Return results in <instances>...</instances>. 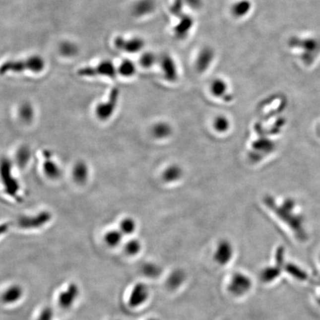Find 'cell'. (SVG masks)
Returning <instances> with one entry per match:
<instances>
[{"instance_id":"14","label":"cell","mask_w":320,"mask_h":320,"mask_svg":"<svg viewBox=\"0 0 320 320\" xmlns=\"http://www.w3.org/2000/svg\"><path fill=\"white\" fill-rule=\"evenodd\" d=\"M252 4L249 0H239L231 7V13L235 17L246 16L252 10Z\"/></svg>"},{"instance_id":"18","label":"cell","mask_w":320,"mask_h":320,"mask_svg":"<svg viewBox=\"0 0 320 320\" xmlns=\"http://www.w3.org/2000/svg\"><path fill=\"white\" fill-rule=\"evenodd\" d=\"M136 67L133 62L130 60H124L122 62L121 64L119 65L117 71L120 73L122 76L128 77V76H133L136 73Z\"/></svg>"},{"instance_id":"20","label":"cell","mask_w":320,"mask_h":320,"mask_svg":"<svg viewBox=\"0 0 320 320\" xmlns=\"http://www.w3.org/2000/svg\"><path fill=\"white\" fill-rule=\"evenodd\" d=\"M73 177L77 183H82L86 180L88 177V168L83 162L76 164L73 169Z\"/></svg>"},{"instance_id":"23","label":"cell","mask_w":320,"mask_h":320,"mask_svg":"<svg viewBox=\"0 0 320 320\" xmlns=\"http://www.w3.org/2000/svg\"><path fill=\"white\" fill-rule=\"evenodd\" d=\"M157 61H159L158 57L152 52H147V53L142 54L140 60H139L141 65L145 67H151Z\"/></svg>"},{"instance_id":"3","label":"cell","mask_w":320,"mask_h":320,"mask_svg":"<svg viewBox=\"0 0 320 320\" xmlns=\"http://www.w3.org/2000/svg\"><path fill=\"white\" fill-rule=\"evenodd\" d=\"M1 179L5 187V192L10 196L16 197L19 192V185L11 174V165L8 160L1 161Z\"/></svg>"},{"instance_id":"12","label":"cell","mask_w":320,"mask_h":320,"mask_svg":"<svg viewBox=\"0 0 320 320\" xmlns=\"http://www.w3.org/2000/svg\"><path fill=\"white\" fill-rule=\"evenodd\" d=\"M211 91L214 97H221L228 101L232 100V97L230 94H228V85L223 79H214L211 82Z\"/></svg>"},{"instance_id":"1","label":"cell","mask_w":320,"mask_h":320,"mask_svg":"<svg viewBox=\"0 0 320 320\" xmlns=\"http://www.w3.org/2000/svg\"><path fill=\"white\" fill-rule=\"evenodd\" d=\"M46 66V62L40 56H32L24 60H10L2 64L1 67V73H5L8 72L13 73H22L25 70L40 73Z\"/></svg>"},{"instance_id":"24","label":"cell","mask_w":320,"mask_h":320,"mask_svg":"<svg viewBox=\"0 0 320 320\" xmlns=\"http://www.w3.org/2000/svg\"><path fill=\"white\" fill-rule=\"evenodd\" d=\"M105 240L107 244L110 246H116L120 244L122 240V234L120 231H111L106 234Z\"/></svg>"},{"instance_id":"4","label":"cell","mask_w":320,"mask_h":320,"mask_svg":"<svg viewBox=\"0 0 320 320\" xmlns=\"http://www.w3.org/2000/svg\"><path fill=\"white\" fill-rule=\"evenodd\" d=\"M252 282L246 275L243 273H236L231 278L229 284V291L234 295L241 296L250 290Z\"/></svg>"},{"instance_id":"32","label":"cell","mask_w":320,"mask_h":320,"mask_svg":"<svg viewBox=\"0 0 320 320\" xmlns=\"http://www.w3.org/2000/svg\"><path fill=\"white\" fill-rule=\"evenodd\" d=\"M52 313L49 309L48 310L45 311L42 314L41 317H40V320H52Z\"/></svg>"},{"instance_id":"10","label":"cell","mask_w":320,"mask_h":320,"mask_svg":"<svg viewBox=\"0 0 320 320\" xmlns=\"http://www.w3.org/2000/svg\"><path fill=\"white\" fill-rule=\"evenodd\" d=\"M193 18L188 15H182L179 18V22L177 25L174 27V34L176 37L180 40L186 38L188 37L191 30L193 26Z\"/></svg>"},{"instance_id":"2","label":"cell","mask_w":320,"mask_h":320,"mask_svg":"<svg viewBox=\"0 0 320 320\" xmlns=\"http://www.w3.org/2000/svg\"><path fill=\"white\" fill-rule=\"evenodd\" d=\"M117 68L111 61H103L94 67H84L78 70L77 73L82 76H108L114 78L117 76Z\"/></svg>"},{"instance_id":"29","label":"cell","mask_w":320,"mask_h":320,"mask_svg":"<svg viewBox=\"0 0 320 320\" xmlns=\"http://www.w3.org/2000/svg\"><path fill=\"white\" fill-rule=\"evenodd\" d=\"M33 109L29 104H25L20 109V116L22 120L25 122L31 121L33 117Z\"/></svg>"},{"instance_id":"27","label":"cell","mask_w":320,"mask_h":320,"mask_svg":"<svg viewBox=\"0 0 320 320\" xmlns=\"http://www.w3.org/2000/svg\"><path fill=\"white\" fill-rule=\"evenodd\" d=\"M30 157V151L27 148H22L16 154V162L21 166H23L28 162Z\"/></svg>"},{"instance_id":"30","label":"cell","mask_w":320,"mask_h":320,"mask_svg":"<svg viewBox=\"0 0 320 320\" xmlns=\"http://www.w3.org/2000/svg\"><path fill=\"white\" fill-rule=\"evenodd\" d=\"M126 250L129 255H136L140 250V244L137 240H131L126 245Z\"/></svg>"},{"instance_id":"31","label":"cell","mask_w":320,"mask_h":320,"mask_svg":"<svg viewBox=\"0 0 320 320\" xmlns=\"http://www.w3.org/2000/svg\"><path fill=\"white\" fill-rule=\"evenodd\" d=\"M184 1L186 4L194 10L200 8L202 5V0H184Z\"/></svg>"},{"instance_id":"13","label":"cell","mask_w":320,"mask_h":320,"mask_svg":"<svg viewBox=\"0 0 320 320\" xmlns=\"http://www.w3.org/2000/svg\"><path fill=\"white\" fill-rule=\"evenodd\" d=\"M148 289L145 285L139 284L135 287L130 296V303L133 306H138L148 298Z\"/></svg>"},{"instance_id":"17","label":"cell","mask_w":320,"mask_h":320,"mask_svg":"<svg viewBox=\"0 0 320 320\" xmlns=\"http://www.w3.org/2000/svg\"><path fill=\"white\" fill-rule=\"evenodd\" d=\"M183 176V171L177 165H173L165 170L163 174L164 180L168 183L177 181Z\"/></svg>"},{"instance_id":"11","label":"cell","mask_w":320,"mask_h":320,"mask_svg":"<svg viewBox=\"0 0 320 320\" xmlns=\"http://www.w3.org/2000/svg\"><path fill=\"white\" fill-rule=\"evenodd\" d=\"M233 255L232 247L228 242L222 241L219 243L216 249L215 258L219 263L222 265L228 263Z\"/></svg>"},{"instance_id":"6","label":"cell","mask_w":320,"mask_h":320,"mask_svg":"<svg viewBox=\"0 0 320 320\" xmlns=\"http://www.w3.org/2000/svg\"><path fill=\"white\" fill-rule=\"evenodd\" d=\"M119 95H120V91L118 88H114L111 90L108 101L97 106V114L99 118L106 120L108 117H111L117 106Z\"/></svg>"},{"instance_id":"25","label":"cell","mask_w":320,"mask_h":320,"mask_svg":"<svg viewBox=\"0 0 320 320\" xmlns=\"http://www.w3.org/2000/svg\"><path fill=\"white\" fill-rule=\"evenodd\" d=\"M230 123L229 121L227 120L226 117H218L214 121V128L217 131L219 132H225L229 128Z\"/></svg>"},{"instance_id":"15","label":"cell","mask_w":320,"mask_h":320,"mask_svg":"<svg viewBox=\"0 0 320 320\" xmlns=\"http://www.w3.org/2000/svg\"><path fill=\"white\" fill-rule=\"evenodd\" d=\"M155 9L154 0H140L133 7V11L136 16H145L152 13Z\"/></svg>"},{"instance_id":"7","label":"cell","mask_w":320,"mask_h":320,"mask_svg":"<svg viewBox=\"0 0 320 320\" xmlns=\"http://www.w3.org/2000/svg\"><path fill=\"white\" fill-rule=\"evenodd\" d=\"M215 52L210 46H205L199 51L196 62L195 67L199 73H204L209 68L214 60Z\"/></svg>"},{"instance_id":"5","label":"cell","mask_w":320,"mask_h":320,"mask_svg":"<svg viewBox=\"0 0 320 320\" xmlns=\"http://www.w3.org/2000/svg\"><path fill=\"white\" fill-rule=\"evenodd\" d=\"M114 44L120 50L133 54L140 52L145 46V42L139 37L125 39L124 37H119L116 39Z\"/></svg>"},{"instance_id":"28","label":"cell","mask_w":320,"mask_h":320,"mask_svg":"<svg viewBox=\"0 0 320 320\" xmlns=\"http://www.w3.org/2000/svg\"><path fill=\"white\" fill-rule=\"evenodd\" d=\"M135 228H136V226H135L134 221L132 219H124L121 222V225H120L122 232L126 234H130L133 233Z\"/></svg>"},{"instance_id":"26","label":"cell","mask_w":320,"mask_h":320,"mask_svg":"<svg viewBox=\"0 0 320 320\" xmlns=\"http://www.w3.org/2000/svg\"><path fill=\"white\" fill-rule=\"evenodd\" d=\"M184 4H186L184 0H174V2L171 4V7H170V12L174 16L180 17L183 15Z\"/></svg>"},{"instance_id":"22","label":"cell","mask_w":320,"mask_h":320,"mask_svg":"<svg viewBox=\"0 0 320 320\" xmlns=\"http://www.w3.org/2000/svg\"><path fill=\"white\" fill-rule=\"evenodd\" d=\"M154 136L158 138H165L171 133V128L166 123H161L154 126L153 129Z\"/></svg>"},{"instance_id":"21","label":"cell","mask_w":320,"mask_h":320,"mask_svg":"<svg viewBox=\"0 0 320 320\" xmlns=\"http://www.w3.org/2000/svg\"><path fill=\"white\" fill-rule=\"evenodd\" d=\"M21 294H22V290L19 288V287L12 286L5 291L3 296V299L6 303H11L19 300Z\"/></svg>"},{"instance_id":"9","label":"cell","mask_w":320,"mask_h":320,"mask_svg":"<svg viewBox=\"0 0 320 320\" xmlns=\"http://www.w3.org/2000/svg\"><path fill=\"white\" fill-rule=\"evenodd\" d=\"M51 215L48 212H42L37 216H23L17 220V226L22 228H35L43 226L50 220Z\"/></svg>"},{"instance_id":"8","label":"cell","mask_w":320,"mask_h":320,"mask_svg":"<svg viewBox=\"0 0 320 320\" xmlns=\"http://www.w3.org/2000/svg\"><path fill=\"white\" fill-rule=\"evenodd\" d=\"M161 68L167 80L174 82L178 77V70L174 59L169 54H163L159 59Z\"/></svg>"},{"instance_id":"16","label":"cell","mask_w":320,"mask_h":320,"mask_svg":"<svg viewBox=\"0 0 320 320\" xmlns=\"http://www.w3.org/2000/svg\"><path fill=\"white\" fill-rule=\"evenodd\" d=\"M46 162L44 163V171L46 175L50 178H57L60 175V169L58 166L51 160V154L49 151L45 152Z\"/></svg>"},{"instance_id":"19","label":"cell","mask_w":320,"mask_h":320,"mask_svg":"<svg viewBox=\"0 0 320 320\" xmlns=\"http://www.w3.org/2000/svg\"><path fill=\"white\" fill-rule=\"evenodd\" d=\"M76 293H77V291H76V287L72 285L67 290V291L62 294L60 299V304L62 305V306L64 308L69 307L73 303L74 299L76 298Z\"/></svg>"}]
</instances>
